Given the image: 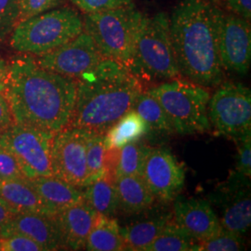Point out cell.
Segmentation results:
<instances>
[{
  "label": "cell",
  "mask_w": 251,
  "mask_h": 251,
  "mask_svg": "<svg viewBox=\"0 0 251 251\" xmlns=\"http://www.w3.org/2000/svg\"><path fill=\"white\" fill-rule=\"evenodd\" d=\"M76 80L39 66L25 55L9 63L5 95L14 123L57 132L69 125Z\"/></svg>",
  "instance_id": "obj_1"
},
{
  "label": "cell",
  "mask_w": 251,
  "mask_h": 251,
  "mask_svg": "<svg viewBox=\"0 0 251 251\" xmlns=\"http://www.w3.org/2000/svg\"><path fill=\"white\" fill-rule=\"evenodd\" d=\"M222 12L206 0H180L170 16L179 76L208 89L225 79L218 42Z\"/></svg>",
  "instance_id": "obj_2"
},
{
  "label": "cell",
  "mask_w": 251,
  "mask_h": 251,
  "mask_svg": "<svg viewBox=\"0 0 251 251\" xmlns=\"http://www.w3.org/2000/svg\"><path fill=\"white\" fill-rule=\"evenodd\" d=\"M75 80V101L67 126L90 132L106 133L133 109L144 91L142 82L126 66L110 59Z\"/></svg>",
  "instance_id": "obj_3"
},
{
  "label": "cell",
  "mask_w": 251,
  "mask_h": 251,
  "mask_svg": "<svg viewBox=\"0 0 251 251\" xmlns=\"http://www.w3.org/2000/svg\"><path fill=\"white\" fill-rule=\"evenodd\" d=\"M128 69L141 82H165L180 77L171 42L168 14L159 12L152 17H144Z\"/></svg>",
  "instance_id": "obj_4"
},
{
  "label": "cell",
  "mask_w": 251,
  "mask_h": 251,
  "mask_svg": "<svg viewBox=\"0 0 251 251\" xmlns=\"http://www.w3.org/2000/svg\"><path fill=\"white\" fill-rule=\"evenodd\" d=\"M83 20L75 9H50L20 21L10 34V46L19 52L39 56L78 36Z\"/></svg>",
  "instance_id": "obj_5"
},
{
  "label": "cell",
  "mask_w": 251,
  "mask_h": 251,
  "mask_svg": "<svg viewBox=\"0 0 251 251\" xmlns=\"http://www.w3.org/2000/svg\"><path fill=\"white\" fill-rule=\"evenodd\" d=\"M147 91L160 102L175 133L193 135L210 131L207 105L211 94L208 88L178 77Z\"/></svg>",
  "instance_id": "obj_6"
},
{
  "label": "cell",
  "mask_w": 251,
  "mask_h": 251,
  "mask_svg": "<svg viewBox=\"0 0 251 251\" xmlns=\"http://www.w3.org/2000/svg\"><path fill=\"white\" fill-rule=\"evenodd\" d=\"M144 17L132 4L87 14L83 21V30L91 36L104 58L128 68Z\"/></svg>",
  "instance_id": "obj_7"
},
{
  "label": "cell",
  "mask_w": 251,
  "mask_h": 251,
  "mask_svg": "<svg viewBox=\"0 0 251 251\" xmlns=\"http://www.w3.org/2000/svg\"><path fill=\"white\" fill-rule=\"evenodd\" d=\"M54 132L13 123L0 132V147L18 161L26 179L51 176L50 146Z\"/></svg>",
  "instance_id": "obj_8"
},
{
  "label": "cell",
  "mask_w": 251,
  "mask_h": 251,
  "mask_svg": "<svg viewBox=\"0 0 251 251\" xmlns=\"http://www.w3.org/2000/svg\"><path fill=\"white\" fill-rule=\"evenodd\" d=\"M210 126L218 134L232 140L251 132V90L240 83L225 82L218 86L207 105Z\"/></svg>",
  "instance_id": "obj_9"
},
{
  "label": "cell",
  "mask_w": 251,
  "mask_h": 251,
  "mask_svg": "<svg viewBox=\"0 0 251 251\" xmlns=\"http://www.w3.org/2000/svg\"><path fill=\"white\" fill-rule=\"evenodd\" d=\"M90 131L66 126L55 132L50 146L52 175L75 186L87 185V143Z\"/></svg>",
  "instance_id": "obj_10"
},
{
  "label": "cell",
  "mask_w": 251,
  "mask_h": 251,
  "mask_svg": "<svg viewBox=\"0 0 251 251\" xmlns=\"http://www.w3.org/2000/svg\"><path fill=\"white\" fill-rule=\"evenodd\" d=\"M104 59L91 36L84 30L67 43L35 57L37 64L44 69L74 79L94 69Z\"/></svg>",
  "instance_id": "obj_11"
},
{
  "label": "cell",
  "mask_w": 251,
  "mask_h": 251,
  "mask_svg": "<svg viewBox=\"0 0 251 251\" xmlns=\"http://www.w3.org/2000/svg\"><path fill=\"white\" fill-rule=\"evenodd\" d=\"M141 177L155 200L169 204L183 189L185 171L169 149L148 147Z\"/></svg>",
  "instance_id": "obj_12"
},
{
  "label": "cell",
  "mask_w": 251,
  "mask_h": 251,
  "mask_svg": "<svg viewBox=\"0 0 251 251\" xmlns=\"http://www.w3.org/2000/svg\"><path fill=\"white\" fill-rule=\"evenodd\" d=\"M219 51L224 70L244 75L251 63V22L233 13L222 12L219 25Z\"/></svg>",
  "instance_id": "obj_13"
},
{
  "label": "cell",
  "mask_w": 251,
  "mask_h": 251,
  "mask_svg": "<svg viewBox=\"0 0 251 251\" xmlns=\"http://www.w3.org/2000/svg\"><path fill=\"white\" fill-rule=\"evenodd\" d=\"M173 221L198 242L223 230L219 217L204 199L178 196L173 201Z\"/></svg>",
  "instance_id": "obj_14"
},
{
  "label": "cell",
  "mask_w": 251,
  "mask_h": 251,
  "mask_svg": "<svg viewBox=\"0 0 251 251\" xmlns=\"http://www.w3.org/2000/svg\"><path fill=\"white\" fill-rule=\"evenodd\" d=\"M221 191V225L226 231L243 236L251 225V184L230 176Z\"/></svg>",
  "instance_id": "obj_15"
},
{
  "label": "cell",
  "mask_w": 251,
  "mask_h": 251,
  "mask_svg": "<svg viewBox=\"0 0 251 251\" xmlns=\"http://www.w3.org/2000/svg\"><path fill=\"white\" fill-rule=\"evenodd\" d=\"M13 233L34 240L43 251L63 250L53 216L35 212L17 213L0 228V237Z\"/></svg>",
  "instance_id": "obj_16"
},
{
  "label": "cell",
  "mask_w": 251,
  "mask_h": 251,
  "mask_svg": "<svg viewBox=\"0 0 251 251\" xmlns=\"http://www.w3.org/2000/svg\"><path fill=\"white\" fill-rule=\"evenodd\" d=\"M97 215L85 200L64 207L54 214L63 250H85L87 238Z\"/></svg>",
  "instance_id": "obj_17"
},
{
  "label": "cell",
  "mask_w": 251,
  "mask_h": 251,
  "mask_svg": "<svg viewBox=\"0 0 251 251\" xmlns=\"http://www.w3.org/2000/svg\"><path fill=\"white\" fill-rule=\"evenodd\" d=\"M26 179L53 215L64 207L84 200V188L53 175Z\"/></svg>",
  "instance_id": "obj_18"
},
{
  "label": "cell",
  "mask_w": 251,
  "mask_h": 251,
  "mask_svg": "<svg viewBox=\"0 0 251 251\" xmlns=\"http://www.w3.org/2000/svg\"><path fill=\"white\" fill-rule=\"evenodd\" d=\"M118 210L126 215L143 213L155 199L141 176H119L116 179Z\"/></svg>",
  "instance_id": "obj_19"
},
{
  "label": "cell",
  "mask_w": 251,
  "mask_h": 251,
  "mask_svg": "<svg viewBox=\"0 0 251 251\" xmlns=\"http://www.w3.org/2000/svg\"><path fill=\"white\" fill-rule=\"evenodd\" d=\"M0 198L6 201L18 213L35 212L53 216L51 210L36 191L28 183L26 178L0 179Z\"/></svg>",
  "instance_id": "obj_20"
},
{
  "label": "cell",
  "mask_w": 251,
  "mask_h": 251,
  "mask_svg": "<svg viewBox=\"0 0 251 251\" xmlns=\"http://www.w3.org/2000/svg\"><path fill=\"white\" fill-rule=\"evenodd\" d=\"M116 175L105 171L84 187V200L99 215L115 217L118 211Z\"/></svg>",
  "instance_id": "obj_21"
},
{
  "label": "cell",
  "mask_w": 251,
  "mask_h": 251,
  "mask_svg": "<svg viewBox=\"0 0 251 251\" xmlns=\"http://www.w3.org/2000/svg\"><path fill=\"white\" fill-rule=\"evenodd\" d=\"M172 219V214H164L120 228L126 251H145Z\"/></svg>",
  "instance_id": "obj_22"
},
{
  "label": "cell",
  "mask_w": 251,
  "mask_h": 251,
  "mask_svg": "<svg viewBox=\"0 0 251 251\" xmlns=\"http://www.w3.org/2000/svg\"><path fill=\"white\" fill-rule=\"evenodd\" d=\"M85 250L90 251H126L120 227L114 217L97 215L87 238Z\"/></svg>",
  "instance_id": "obj_23"
},
{
  "label": "cell",
  "mask_w": 251,
  "mask_h": 251,
  "mask_svg": "<svg viewBox=\"0 0 251 251\" xmlns=\"http://www.w3.org/2000/svg\"><path fill=\"white\" fill-rule=\"evenodd\" d=\"M149 127L134 110L128 111L105 133L108 149L120 148L125 144L138 142Z\"/></svg>",
  "instance_id": "obj_24"
},
{
  "label": "cell",
  "mask_w": 251,
  "mask_h": 251,
  "mask_svg": "<svg viewBox=\"0 0 251 251\" xmlns=\"http://www.w3.org/2000/svg\"><path fill=\"white\" fill-rule=\"evenodd\" d=\"M133 110L143 118L149 128L164 133H175L171 120L160 102L147 90H144L138 96Z\"/></svg>",
  "instance_id": "obj_25"
},
{
  "label": "cell",
  "mask_w": 251,
  "mask_h": 251,
  "mask_svg": "<svg viewBox=\"0 0 251 251\" xmlns=\"http://www.w3.org/2000/svg\"><path fill=\"white\" fill-rule=\"evenodd\" d=\"M199 242L179 228L173 219L145 251H198Z\"/></svg>",
  "instance_id": "obj_26"
},
{
  "label": "cell",
  "mask_w": 251,
  "mask_h": 251,
  "mask_svg": "<svg viewBox=\"0 0 251 251\" xmlns=\"http://www.w3.org/2000/svg\"><path fill=\"white\" fill-rule=\"evenodd\" d=\"M87 185L98 179L106 171L108 147L105 133L90 132L87 143ZM86 185V186H87Z\"/></svg>",
  "instance_id": "obj_27"
},
{
  "label": "cell",
  "mask_w": 251,
  "mask_h": 251,
  "mask_svg": "<svg viewBox=\"0 0 251 251\" xmlns=\"http://www.w3.org/2000/svg\"><path fill=\"white\" fill-rule=\"evenodd\" d=\"M148 147L138 142L125 144L117 149L116 177L141 176L144 156Z\"/></svg>",
  "instance_id": "obj_28"
},
{
  "label": "cell",
  "mask_w": 251,
  "mask_h": 251,
  "mask_svg": "<svg viewBox=\"0 0 251 251\" xmlns=\"http://www.w3.org/2000/svg\"><path fill=\"white\" fill-rule=\"evenodd\" d=\"M245 248L242 235L230 233L223 229L221 232L200 241L198 251H239Z\"/></svg>",
  "instance_id": "obj_29"
},
{
  "label": "cell",
  "mask_w": 251,
  "mask_h": 251,
  "mask_svg": "<svg viewBox=\"0 0 251 251\" xmlns=\"http://www.w3.org/2000/svg\"><path fill=\"white\" fill-rule=\"evenodd\" d=\"M237 146L235 171L232 175L243 181L251 179V132L233 141Z\"/></svg>",
  "instance_id": "obj_30"
},
{
  "label": "cell",
  "mask_w": 251,
  "mask_h": 251,
  "mask_svg": "<svg viewBox=\"0 0 251 251\" xmlns=\"http://www.w3.org/2000/svg\"><path fill=\"white\" fill-rule=\"evenodd\" d=\"M20 16V0H0V42L11 34Z\"/></svg>",
  "instance_id": "obj_31"
},
{
  "label": "cell",
  "mask_w": 251,
  "mask_h": 251,
  "mask_svg": "<svg viewBox=\"0 0 251 251\" xmlns=\"http://www.w3.org/2000/svg\"><path fill=\"white\" fill-rule=\"evenodd\" d=\"M86 14L97 13L133 4V0H70Z\"/></svg>",
  "instance_id": "obj_32"
},
{
  "label": "cell",
  "mask_w": 251,
  "mask_h": 251,
  "mask_svg": "<svg viewBox=\"0 0 251 251\" xmlns=\"http://www.w3.org/2000/svg\"><path fill=\"white\" fill-rule=\"evenodd\" d=\"M63 1L64 0H20L18 22L57 8Z\"/></svg>",
  "instance_id": "obj_33"
},
{
  "label": "cell",
  "mask_w": 251,
  "mask_h": 251,
  "mask_svg": "<svg viewBox=\"0 0 251 251\" xmlns=\"http://www.w3.org/2000/svg\"><path fill=\"white\" fill-rule=\"evenodd\" d=\"M1 251H44L34 240L21 234H9L0 237Z\"/></svg>",
  "instance_id": "obj_34"
},
{
  "label": "cell",
  "mask_w": 251,
  "mask_h": 251,
  "mask_svg": "<svg viewBox=\"0 0 251 251\" xmlns=\"http://www.w3.org/2000/svg\"><path fill=\"white\" fill-rule=\"evenodd\" d=\"M16 158L6 149L0 147V179H25Z\"/></svg>",
  "instance_id": "obj_35"
},
{
  "label": "cell",
  "mask_w": 251,
  "mask_h": 251,
  "mask_svg": "<svg viewBox=\"0 0 251 251\" xmlns=\"http://www.w3.org/2000/svg\"><path fill=\"white\" fill-rule=\"evenodd\" d=\"M232 13L251 22V0H225Z\"/></svg>",
  "instance_id": "obj_36"
},
{
  "label": "cell",
  "mask_w": 251,
  "mask_h": 251,
  "mask_svg": "<svg viewBox=\"0 0 251 251\" xmlns=\"http://www.w3.org/2000/svg\"><path fill=\"white\" fill-rule=\"evenodd\" d=\"M14 123L9 101L5 93L0 92V132L7 129Z\"/></svg>",
  "instance_id": "obj_37"
},
{
  "label": "cell",
  "mask_w": 251,
  "mask_h": 251,
  "mask_svg": "<svg viewBox=\"0 0 251 251\" xmlns=\"http://www.w3.org/2000/svg\"><path fill=\"white\" fill-rule=\"evenodd\" d=\"M17 213L18 212L12 206H9L6 201L0 198V228Z\"/></svg>",
  "instance_id": "obj_38"
},
{
  "label": "cell",
  "mask_w": 251,
  "mask_h": 251,
  "mask_svg": "<svg viewBox=\"0 0 251 251\" xmlns=\"http://www.w3.org/2000/svg\"><path fill=\"white\" fill-rule=\"evenodd\" d=\"M8 72L9 64L6 63L3 58L0 56V92L5 93L7 81H8Z\"/></svg>",
  "instance_id": "obj_39"
},
{
  "label": "cell",
  "mask_w": 251,
  "mask_h": 251,
  "mask_svg": "<svg viewBox=\"0 0 251 251\" xmlns=\"http://www.w3.org/2000/svg\"><path fill=\"white\" fill-rule=\"evenodd\" d=\"M206 1H209V2H211V3H213V4L218 5V3H221V2H223V1H225V0H206Z\"/></svg>",
  "instance_id": "obj_40"
}]
</instances>
